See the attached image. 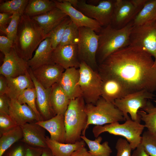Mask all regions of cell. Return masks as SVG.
<instances>
[{
    "mask_svg": "<svg viewBox=\"0 0 156 156\" xmlns=\"http://www.w3.org/2000/svg\"><path fill=\"white\" fill-rule=\"evenodd\" d=\"M10 101L6 94L0 95V113L9 114Z\"/></svg>",
    "mask_w": 156,
    "mask_h": 156,
    "instance_id": "cell-43",
    "label": "cell"
},
{
    "mask_svg": "<svg viewBox=\"0 0 156 156\" xmlns=\"http://www.w3.org/2000/svg\"><path fill=\"white\" fill-rule=\"evenodd\" d=\"M131 156H150L146 152L142 145L140 144L136 148Z\"/></svg>",
    "mask_w": 156,
    "mask_h": 156,
    "instance_id": "cell-47",
    "label": "cell"
},
{
    "mask_svg": "<svg viewBox=\"0 0 156 156\" xmlns=\"http://www.w3.org/2000/svg\"><path fill=\"white\" fill-rule=\"evenodd\" d=\"M85 111L88 120L82 133L83 135H85L86 130L90 125L102 126L126 120L122 112L113 103L108 102L101 97L95 105L86 104Z\"/></svg>",
    "mask_w": 156,
    "mask_h": 156,
    "instance_id": "cell-5",
    "label": "cell"
},
{
    "mask_svg": "<svg viewBox=\"0 0 156 156\" xmlns=\"http://www.w3.org/2000/svg\"><path fill=\"white\" fill-rule=\"evenodd\" d=\"M79 38L77 44L79 57L94 70L98 69L96 61L99 35L93 30L86 27H79Z\"/></svg>",
    "mask_w": 156,
    "mask_h": 156,
    "instance_id": "cell-9",
    "label": "cell"
},
{
    "mask_svg": "<svg viewBox=\"0 0 156 156\" xmlns=\"http://www.w3.org/2000/svg\"><path fill=\"white\" fill-rule=\"evenodd\" d=\"M79 28L71 21L66 28L59 45H77L79 38Z\"/></svg>",
    "mask_w": 156,
    "mask_h": 156,
    "instance_id": "cell-35",
    "label": "cell"
},
{
    "mask_svg": "<svg viewBox=\"0 0 156 156\" xmlns=\"http://www.w3.org/2000/svg\"><path fill=\"white\" fill-rule=\"evenodd\" d=\"M8 86L7 78L5 76H0V95L6 94Z\"/></svg>",
    "mask_w": 156,
    "mask_h": 156,
    "instance_id": "cell-46",
    "label": "cell"
},
{
    "mask_svg": "<svg viewBox=\"0 0 156 156\" xmlns=\"http://www.w3.org/2000/svg\"><path fill=\"white\" fill-rule=\"evenodd\" d=\"M156 21V0H146L133 21V26H139Z\"/></svg>",
    "mask_w": 156,
    "mask_h": 156,
    "instance_id": "cell-28",
    "label": "cell"
},
{
    "mask_svg": "<svg viewBox=\"0 0 156 156\" xmlns=\"http://www.w3.org/2000/svg\"><path fill=\"white\" fill-rule=\"evenodd\" d=\"M65 70L60 65L53 63L42 65L31 70L37 80L44 87L47 88L58 83Z\"/></svg>",
    "mask_w": 156,
    "mask_h": 156,
    "instance_id": "cell-16",
    "label": "cell"
},
{
    "mask_svg": "<svg viewBox=\"0 0 156 156\" xmlns=\"http://www.w3.org/2000/svg\"><path fill=\"white\" fill-rule=\"evenodd\" d=\"M40 156H54L50 149L48 147L43 148Z\"/></svg>",
    "mask_w": 156,
    "mask_h": 156,
    "instance_id": "cell-49",
    "label": "cell"
},
{
    "mask_svg": "<svg viewBox=\"0 0 156 156\" xmlns=\"http://www.w3.org/2000/svg\"><path fill=\"white\" fill-rule=\"evenodd\" d=\"M145 127L144 125L129 117L123 124L116 122L103 126L96 125L93 128L92 132L96 138L104 132L123 136L130 143L132 150H134L141 143V135Z\"/></svg>",
    "mask_w": 156,
    "mask_h": 156,
    "instance_id": "cell-6",
    "label": "cell"
},
{
    "mask_svg": "<svg viewBox=\"0 0 156 156\" xmlns=\"http://www.w3.org/2000/svg\"><path fill=\"white\" fill-rule=\"evenodd\" d=\"M46 38L47 35L38 24L31 18L23 14L20 16L13 46L18 54L27 62Z\"/></svg>",
    "mask_w": 156,
    "mask_h": 156,
    "instance_id": "cell-2",
    "label": "cell"
},
{
    "mask_svg": "<svg viewBox=\"0 0 156 156\" xmlns=\"http://www.w3.org/2000/svg\"><path fill=\"white\" fill-rule=\"evenodd\" d=\"M146 0H116L111 25L122 28L132 21Z\"/></svg>",
    "mask_w": 156,
    "mask_h": 156,
    "instance_id": "cell-12",
    "label": "cell"
},
{
    "mask_svg": "<svg viewBox=\"0 0 156 156\" xmlns=\"http://www.w3.org/2000/svg\"><path fill=\"white\" fill-rule=\"evenodd\" d=\"M29 68L27 62L18 54L13 46L10 52L4 55L0 74L7 78H15L28 74Z\"/></svg>",
    "mask_w": 156,
    "mask_h": 156,
    "instance_id": "cell-13",
    "label": "cell"
},
{
    "mask_svg": "<svg viewBox=\"0 0 156 156\" xmlns=\"http://www.w3.org/2000/svg\"><path fill=\"white\" fill-rule=\"evenodd\" d=\"M68 16L56 7L45 13L31 18L38 24L47 35Z\"/></svg>",
    "mask_w": 156,
    "mask_h": 156,
    "instance_id": "cell-24",
    "label": "cell"
},
{
    "mask_svg": "<svg viewBox=\"0 0 156 156\" xmlns=\"http://www.w3.org/2000/svg\"><path fill=\"white\" fill-rule=\"evenodd\" d=\"M101 77L118 79L130 93L156 91V67L152 56L142 49L129 45L112 54L98 66Z\"/></svg>",
    "mask_w": 156,
    "mask_h": 156,
    "instance_id": "cell-1",
    "label": "cell"
},
{
    "mask_svg": "<svg viewBox=\"0 0 156 156\" xmlns=\"http://www.w3.org/2000/svg\"><path fill=\"white\" fill-rule=\"evenodd\" d=\"M56 7L64 12L79 27L90 28L99 33L102 28L96 21L87 16L74 8L67 0H53Z\"/></svg>",
    "mask_w": 156,
    "mask_h": 156,
    "instance_id": "cell-14",
    "label": "cell"
},
{
    "mask_svg": "<svg viewBox=\"0 0 156 156\" xmlns=\"http://www.w3.org/2000/svg\"><path fill=\"white\" fill-rule=\"evenodd\" d=\"M29 72L36 90V102L38 109L43 120L49 119L55 116L51 103L52 87L44 88L35 79L30 68Z\"/></svg>",
    "mask_w": 156,
    "mask_h": 156,
    "instance_id": "cell-17",
    "label": "cell"
},
{
    "mask_svg": "<svg viewBox=\"0 0 156 156\" xmlns=\"http://www.w3.org/2000/svg\"><path fill=\"white\" fill-rule=\"evenodd\" d=\"M25 144L21 141L16 143L4 153L2 156H25Z\"/></svg>",
    "mask_w": 156,
    "mask_h": 156,
    "instance_id": "cell-41",
    "label": "cell"
},
{
    "mask_svg": "<svg viewBox=\"0 0 156 156\" xmlns=\"http://www.w3.org/2000/svg\"><path fill=\"white\" fill-rule=\"evenodd\" d=\"M115 148L116 156H131L132 149L129 142L125 139L119 138L117 141Z\"/></svg>",
    "mask_w": 156,
    "mask_h": 156,
    "instance_id": "cell-40",
    "label": "cell"
},
{
    "mask_svg": "<svg viewBox=\"0 0 156 156\" xmlns=\"http://www.w3.org/2000/svg\"><path fill=\"white\" fill-rule=\"evenodd\" d=\"M0 156L16 143L21 141L23 137L21 127L18 126L0 136Z\"/></svg>",
    "mask_w": 156,
    "mask_h": 156,
    "instance_id": "cell-30",
    "label": "cell"
},
{
    "mask_svg": "<svg viewBox=\"0 0 156 156\" xmlns=\"http://www.w3.org/2000/svg\"><path fill=\"white\" fill-rule=\"evenodd\" d=\"M21 16L16 14H12L10 21L8 27L0 28V31L4 33L6 36L13 42L17 35Z\"/></svg>",
    "mask_w": 156,
    "mask_h": 156,
    "instance_id": "cell-38",
    "label": "cell"
},
{
    "mask_svg": "<svg viewBox=\"0 0 156 156\" xmlns=\"http://www.w3.org/2000/svg\"><path fill=\"white\" fill-rule=\"evenodd\" d=\"M79 68L72 67L65 69L58 83L70 100L82 96L78 82Z\"/></svg>",
    "mask_w": 156,
    "mask_h": 156,
    "instance_id": "cell-19",
    "label": "cell"
},
{
    "mask_svg": "<svg viewBox=\"0 0 156 156\" xmlns=\"http://www.w3.org/2000/svg\"><path fill=\"white\" fill-rule=\"evenodd\" d=\"M25 144V156H40L43 148L32 146Z\"/></svg>",
    "mask_w": 156,
    "mask_h": 156,
    "instance_id": "cell-44",
    "label": "cell"
},
{
    "mask_svg": "<svg viewBox=\"0 0 156 156\" xmlns=\"http://www.w3.org/2000/svg\"><path fill=\"white\" fill-rule=\"evenodd\" d=\"M138 114L147 130L156 135V104L154 105L148 100L146 106L142 110H139Z\"/></svg>",
    "mask_w": 156,
    "mask_h": 156,
    "instance_id": "cell-31",
    "label": "cell"
},
{
    "mask_svg": "<svg viewBox=\"0 0 156 156\" xmlns=\"http://www.w3.org/2000/svg\"><path fill=\"white\" fill-rule=\"evenodd\" d=\"M71 20L68 16L61 23L47 35L51 40L52 47L54 49L59 44L65 30Z\"/></svg>",
    "mask_w": 156,
    "mask_h": 156,
    "instance_id": "cell-36",
    "label": "cell"
},
{
    "mask_svg": "<svg viewBox=\"0 0 156 156\" xmlns=\"http://www.w3.org/2000/svg\"><path fill=\"white\" fill-rule=\"evenodd\" d=\"M36 91L34 87L25 90L16 99L21 104H26L34 112L39 121L43 119L38 111L36 106Z\"/></svg>",
    "mask_w": 156,
    "mask_h": 156,
    "instance_id": "cell-33",
    "label": "cell"
},
{
    "mask_svg": "<svg viewBox=\"0 0 156 156\" xmlns=\"http://www.w3.org/2000/svg\"><path fill=\"white\" fill-rule=\"evenodd\" d=\"M79 69L78 85L82 96L86 104L95 105L101 97V77L98 71L83 61L80 62Z\"/></svg>",
    "mask_w": 156,
    "mask_h": 156,
    "instance_id": "cell-8",
    "label": "cell"
},
{
    "mask_svg": "<svg viewBox=\"0 0 156 156\" xmlns=\"http://www.w3.org/2000/svg\"><path fill=\"white\" fill-rule=\"evenodd\" d=\"M155 95L145 90H142L127 94L124 97L115 100L113 103L122 113L126 119L129 117L133 120L140 122L138 114L140 109H142L146 105L148 99H153Z\"/></svg>",
    "mask_w": 156,
    "mask_h": 156,
    "instance_id": "cell-10",
    "label": "cell"
},
{
    "mask_svg": "<svg viewBox=\"0 0 156 156\" xmlns=\"http://www.w3.org/2000/svg\"><path fill=\"white\" fill-rule=\"evenodd\" d=\"M85 103L82 96L70 100L64 115L66 133L65 143H74L81 140L88 120Z\"/></svg>",
    "mask_w": 156,
    "mask_h": 156,
    "instance_id": "cell-4",
    "label": "cell"
},
{
    "mask_svg": "<svg viewBox=\"0 0 156 156\" xmlns=\"http://www.w3.org/2000/svg\"><path fill=\"white\" fill-rule=\"evenodd\" d=\"M81 138L87 145L89 152L95 156H110L112 152L107 141L101 144L102 140L101 136H98L93 140L88 139L85 135H81Z\"/></svg>",
    "mask_w": 156,
    "mask_h": 156,
    "instance_id": "cell-32",
    "label": "cell"
},
{
    "mask_svg": "<svg viewBox=\"0 0 156 156\" xmlns=\"http://www.w3.org/2000/svg\"><path fill=\"white\" fill-rule=\"evenodd\" d=\"M20 126L23 134L21 141L32 146L42 148L47 147L44 128L36 122L26 123Z\"/></svg>",
    "mask_w": 156,
    "mask_h": 156,
    "instance_id": "cell-20",
    "label": "cell"
},
{
    "mask_svg": "<svg viewBox=\"0 0 156 156\" xmlns=\"http://www.w3.org/2000/svg\"><path fill=\"white\" fill-rule=\"evenodd\" d=\"M133 27L132 21L120 29L114 28L111 24L102 27L98 33L96 56L100 64L115 52L129 45L130 36Z\"/></svg>",
    "mask_w": 156,
    "mask_h": 156,
    "instance_id": "cell-3",
    "label": "cell"
},
{
    "mask_svg": "<svg viewBox=\"0 0 156 156\" xmlns=\"http://www.w3.org/2000/svg\"><path fill=\"white\" fill-rule=\"evenodd\" d=\"M13 42L7 36H0V50L4 55L8 53L13 47Z\"/></svg>",
    "mask_w": 156,
    "mask_h": 156,
    "instance_id": "cell-42",
    "label": "cell"
},
{
    "mask_svg": "<svg viewBox=\"0 0 156 156\" xmlns=\"http://www.w3.org/2000/svg\"><path fill=\"white\" fill-rule=\"evenodd\" d=\"M18 126L9 114L0 113V136Z\"/></svg>",
    "mask_w": 156,
    "mask_h": 156,
    "instance_id": "cell-39",
    "label": "cell"
},
{
    "mask_svg": "<svg viewBox=\"0 0 156 156\" xmlns=\"http://www.w3.org/2000/svg\"><path fill=\"white\" fill-rule=\"evenodd\" d=\"M53 62L65 70L75 67L79 68L80 62L77 45H58L53 51Z\"/></svg>",
    "mask_w": 156,
    "mask_h": 156,
    "instance_id": "cell-15",
    "label": "cell"
},
{
    "mask_svg": "<svg viewBox=\"0 0 156 156\" xmlns=\"http://www.w3.org/2000/svg\"><path fill=\"white\" fill-rule=\"evenodd\" d=\"M56 7L53 0H30L23 14L32 18L45 13Z\"/></svg>",
    "mask_w": 156,
    "mask_h": 156,
    "instance_id": "cell-29",
    "label": "cell"
},
{
    "mask_svg": "<svg viewBox=\"0 0 156 156\" xmlns=\"http://www.w3.org/2000/svg\"><path fill=\"white\" fill-rule=\"evenodd\" d=\"M12 14L6 12L0 13V28L6 27V25L10 22Z\"/></svg>",
    "mask_w": 156,
    "mask_h": 156,
    "instance_id": "cell-45",
    "label": "cell"
},
{
    "mask_svg": "<svg viewBox=\"0 0 156 156\" xmlns=\"http://www.w3.org/2000/svg\"><path fill=\"white\" fill-rule=\"evenodd\" d=\"M129 41V45L141 48L153 57L156 67V21L133 26Z\"/></svg>",
    "mask_w": 156,
    "mask_h": 156,
    "instance_id": "cell-11",
    "label": "cell"
},
{
    "mask_svg": "<svg viewBox=\"0 0 156 156\" xmlns=\"http://www.w3.org/2000/svg\"><path fill=\"white\" fill-rule=\"evenodd\" d=\"M7 78L8 86L6 94L11 99H17L25 90L34 87L29 73L15 78Z\"/></svg>",
    "mask_w": 156,
    "mask_h": 156,
    "instance_id": "cell-25",
    "label": "cell"
},
{
    "mask_svg": "<svg viewBox=\"0 0 156 156\" xmlns=\"http://www.w3.org/2000/svg\"><path fill=\"white\" fill-rule=\"evenodd\" d=\"M9 115L20 126L39 121L36 114L29 106L26 104H21L16 99H11Z\"/></svg>",
    "mask_w": 156,
    "mask_h": 156,
    "instance_id": "cell-22",
    "label": "cell"
},
{
    "mask_svg": "<svg viewBox=\"0 0 156 156\" xmlns=\"http://www.w3.org/2000/svg\"><path fill=\"white\" fill-rule=\"evenodd\" d=\"M46 142L54 156H70L75 151L86 145L82 140L74 143H62L51 140L48 136H46Z\"/></svg>",
    "mask_w": 156,
    "mask_h": 156,
    "instance_id": "cell-27",
    "label": "cell"
},
{
    "mask_svg": "<svg viewBox=\"0 0 156 156\" xmlns=\"http://www.w3.org/2000/svg\"><path fill=\"white\" fill-rule=\"evenodd\" d=\"M53 50L50 39L46 38L40 44L34 56L27 62L29 68L33 70L42 65L54 63L52 58Z\"/></svg>",
    "mask_w": 156,
    "mask_h": 156,
    "instance_id": "cell-23",
    "label": "cell"
},
{
    "mask_svg": "<svg viewBox=\"0 0 156 156\" xmlns=\"http://www.w3.org/2000/svg\"><path fill=\"white\" fill-rule=\"evenodd\" d=\"M51 103L55 114H64L69 105L70 100L59 84L56 83L52 87Z\"/></svg>",
    "mask_w": 156,
    "mask_h": 156,
    "instance_id": "cell-26",
    "label": "cell"
},
{
    "mask_svg": "<svg viewBox=\"0 0 156 156\" xmlns=\"http://www.w3.org/2000/svg\"><path fill=\"white\" fill-rule=\"evenodd\" d=\"M141 144L150 156H156V135L148 130L142 136Z\"/></svg>",
    "mask_w": 156,
    "mask_h": 156,
    "instance_id": "cell-37",
    "label": "cell"
},
{
    "mask_svg": "<svg viewBox=\"0 0 156 156\" xmlns=\"http://www.w3.org/2000/svg\"><path fill=\"white\" fill-rule=\"evenodd\" d=\"M28 0H12L0 4V12H6L12 14H16L20 16L23 14Z\"/></svg>",
    "mask_w": 156,
    "mask_h": 156,
    "instance_id": "cell-34",
    "label": "cell"
},
{
    "mask_svg": "<svg viewBox=\"0 0 156 156\" xmlns=\"http://www.w3.org/2000/svg\"><path fill=\"white\" fill-rule=\"evenodd\" d=\"M70 156H95L89 152L85 146L75 151Z\"/></svg>",
    "mask_w": 156,
    "mask_h": 156,
    "instance_id": "cell-48",
    "label": "cell"
},
{
    "mask_svg": "<svg viewBox=\"0 0 156 156\" xmlns=\"http://www.w3.org/2000/svg\"><path fill=\"white\" fill-rule=\"evenodd\" d=\"M75 8L103 27L111 24L115 0H68Z\"/></svg>",
    "mask_w": 156,
    "mask_h": 156,
    "instance_id": "cell-7",
    "label": "cell"
},
{
    "mask_svg": "<svg viewBox=\"0 0 156 156\" xmlns=\"http://www.w3.org/2000/svg\"><path fill=\"white\" fill-rule=\"evenodd\" d=\"M36 123L49 132L51 139L60 143H65L66 133L64 115L57 114L49 119Z\"/></svg>",
    "mask_w": 156,
    "mask_h": 156,
    "instance_id": "cell-21",
    "label": "cell"
},
{
    "mask_svg": "<svg viewBox=\"0 0 156 156\" xmlns=\"http://www.w3.org/2000/svg\"><path fill=\"white\" fill-rule=\"evenodd\" d=\"M101 78V97L106 101L113 103L116 99L130 93L124 84L118 79L109 77Z\"/></svg>",
    "mask_w": 156,
    "mask_h": 156,
    "instance_id": "cell-18",
    "label": "cell"
}]
</instances>
